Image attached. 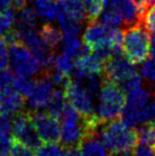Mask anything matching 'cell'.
Returning <instances> with one entry per match:
<instances>
[{"label":"cell","mask_w":155,"mask_h":156,"mask_svg":"<svg viewBox=\"0 0 155 156\" xmlns=\"http://www.w3.org/2000/svg\"><path fill=\"white\" fill-rule=\"evenodd\" d=\"M53 83L50 79L49 74L46 72L38 81L35 82L33 90L27 97L28 106L31 111L38 112L46 108L52 94H53Z\"/></svg>","instance_id":"8"},{"label":"cell","mask_w":155,"mask_h":156,"mask_svg":"<svg viewBox=\"0 0 155 156\" xmlns=\"http://www.w3.org/2000/svg\"><path fill=\"white\" fill-rule=\"evenodd\" d=\"M38 33L44 43L49 48H51L53 51L58 48V46L62 41L63 36L61 34V32L52 25H49V23H45V25L41 26Z\"/></svg>","instance_id":"18"},{"label":"cell","mask_w":155,"mask_h":156,"mask_svg":"<svg viewBox=\"0 0 155 156\" xmlns=\"http://www.w3.org/2000/svg\"><path fill=\"white\" fill-rule=\"evenodd\" d=\"M141 76L148 81L155 83V58H150L143 63L140 69Z\"/></svg>","instance_id":"32"},{"label":"cell","mask_w":155,"mask_h":156,"mask_svg":"<svg viewBox=\"0 0 155 156\" xmlns=\"http://www.w3.org/2000/svg\"><path fill=\"white\" fill-rule=\"evenodd\" d=\"M12 8L11 0H0V12H5Z\"/></svg>","instance_id":"43"},{"label":"cell","mask_w":155,"mask_h":156,"mask_svg":"<svg viewBox=\"0 0 155 156\" xmlns=\"http://www.w3.org/2000/svg\"><path fill=\"white\" fill-rule=\"evenodd\" d=\"M121 13L123 23L126 28L143 23L145 14L139 9V6L135 3L134 0H122Z\"/></svg>","instance_id":"11"},{"label":"cell","mask_w":155,"mask_h":156,"mask_svg":"<svg viewBox=\"0 0 155 156\" xmlns=\"http://www.w3.org/2000/svg\"><path fill=\"white\" fill-rule=\"evenodd\" d=\"M34 156H62V147L58 142H44L36 149Z\"/></svg>","instance_id":"26"},{"label":"cell","mask_w":155,"mask_h":156,"mask_svg":"<svg viewBox=\"0 0 155 156\" xmlns=\"http://www.w3.org/2000/svg\"><path fill=\"white\" fill-rule=\"evenodd\" d=\"M85 17L88 23L97 21L104 8V0H83Z\"/></svg>","instance_id":"20"},{"label":"cell","mask_w":155,"mask_h":156,"mask_svg":"<svg viewBox=\"0 0 155 156\" xmlns=\"http://www.w3.org/2000/svg\"><path fill=\"white\" fill-rule=\"evenodd\" d=\"M36 23V13L33 8L25 6V8L17 10L15 14V29H30L34 28Z\"/></svg>","instance_id":"14"},{"label":"cell","mask_w":155,"mask_h":156,"mask_svg":"<svg viewBox=\"0 0 155 156\" xmlns=\"http://www.w3.org/2000/svg\"><path fill=\"white\" fill-rule=\"evenodd\" d=\"M82 43L77 35H63L62 51L71 58H77L82 52Z\"/></svg>","instance_id":"19"},{"label":"cell","mask_w":155,"mask_h":156,"mask_svg":"<svg viewBox=\"0 0 155 156\" xmlns=\"http://www.w3.org/2000/svg\"><path fill=\"white\" fill-rule=\"evenodd\" d=\"M58 15H64L81 23L86 18L84 6L80 0H58Z\"/></svg>","instance_id":"12"},{"label":"cell","mask_w":155,"mask_h":156,"mask_svg":"<svg viewBox=\"0 0 155 156\" xmlns=\"http://www.w3.org/2000/svg\"><path fill=\"white\" fill-rule=\"evenodd\" d=\"M12 141L13 138H11V136H0V155L10 153Z\"/></svg>","instance_id":"38"},{"label":"cell","mask_w":155,"mask_h":156,"mask_svg":"<svg viewBox=\"0 0 155 156\" xmlns=\"http://www.w3.org/2000/svg\"><path fill=\"white\" fill-rule=\"evenodd\" d=\"M1 94H2V93L0 91V100H1Z\"/></svg>","instance_id":"44"},{"label":"cell","mask_w":155,"mask_h":156,"mask_svg":"<svg viewBox=\"0 0 155 156\" xmlns=\"http://www.w3.org/2000/svg\"><path fill=\"white\" fill-rule=\"evenodd\" d=\"M135 72L137 71L134 64L129 62L126 58H124V55H119L113 56L105 63L103 76L104 78L110 79L116 84H119Z\"/></svg>","instance_id":"9"},{"label":"cell","mask_w":155,"mask_h":156,"mask_svg":"<svg viewBox=\"0 0 155 156\" xmlns=\"http://www.w3.org/2000/svg\"><path fill=\"white\" fill-rule=\"evenodd\" d=\"M35 81L31 80L30 76H20V74H15L14 80H13V88L18 91L21 96L27 98L31 91L33 90Z\"/></svg>","instance_id":"21"},{"label":"cell","mask_w":155,"mask_h":156,"mask_svg":"<svg viewBox=\"0 0 155 156\" xmlns=\"http://www.w3.org/2000/svg\"><path fill=\"white\" fill-rule=\"evenodd\" d=\"M136 131L139 142L151 144V146L155 144V121L143 124V126L137 129Z\"/></svg>","instance_id":"24"},{"label":"cell","mask_w":155,"mask_h":156,"mask_svg":"<svg viewBox=\"0 0 155 156\" xmlns=\"http://www.w3.org/2000/svg\"><path fill=\"white\" fill-rule=\"evenodd\" d=\"M96 114L102 122L118 119L125 106L126 96L120 86L107 78H103Z\"/></svg>","instance_id":"2"},{"label":"cell","mask_w":155,"mask_h":156,"mask_svg":"<svg viewBox=\"0 0 155 156\" xmlns=\"http://www.w3.org/2000/svg\"><path fill=\"white\" fill-rule=\"evenodd\" d=\"M12 120L10 115L0 112V136H11Z\"/></svg>","instance_id":"35"},{"label":"cell","mask_w":155,"mask_h":156,"mask_svg":"<svg viewBox=\"0 0 155 156\" xmlns=\"http://www.w3.org/2000/svg\"><path fill=\"white\" fill-rule=\"evenodd\" d=\"M25 105V97L21 96L14 88L3 91L0 100V112L8 115H15L23 111Z\"/></svg>","instance_id":"10"},{"label":"cell","mask_w":155,"mask_h":156,"mask_svg":"<svg viewBox=\"0 0 155 156\" xmlns=\"http://www.w3.org/2000/svg\"><path fill=\"white\" fill-rule=\"evenodd\" d=\"M150 94L149 91H147L143 88H138L136 90H133L126 94L125 107L134 111H139L143 108L145 105H147L150 102Z\"/></svg>","instance_id":"16"},{"label":"cell","mask_w":155,"mask_h":156,"mask_svg":"<svg viewBox=\"0 0 155 156\" xmlns=\"http://www.w3.org/2000/svg\"><path fill=\"white\" fill-rule=\"evenodd\" d=\"M11 2H12L13 9H15V10L17 11V10H20V9L25 8V6H27L29 0H11Z\"/></svg>","instance_id":"42"},{"label":"cell","mask_w":155,"mask_h":156,"mask_svg":"<svg viewBox=\"0 0 155 156\" xmlns=\"http://www.w3.org/2000/svg\"><path fill=\"white\" fill-rule=\"evenodd\" d=\"M15 23V13L14 9L0 12V36L8 32L11 28H13Z\"/></svg>","instance_id":"29"},{"label":"cell","mask_w":155,"mask_h":156,"mask_svg":"<svg viewBox=\"0 0 155 156\" xmlns=\"http://www.w3.org/2000/svg\"><path fill=\"white\" fill-rule=\"evenodd\" d=\"M56 19L58 20L61 29L64 35H78L82 27V23L70 17L64 16V15H58Z\"/></svg>","instance_id":"23"},{"label":"cell","mask_w":155,"mask_h":156,"mask_svg":"<svg viewBox=\"0 0 155 156\" xmlns=\"http://www.w3.org/2000/svg\"><path fill=\"white\" fill-rule=\"evenodd\" d=\"M0 156H8V154H4V155H0Z\"/></svg>","instance_id":"45"},{"label":"cell","mask_w":155,"mask_h":156,"mask_svg":"<svg viewBox=\"0 0 155 156\" xmlns=\"http://www.w3.org/2000/svg\"><path fill=\"white\" fill-rule=\"evenodd\" d=\"M155 121V101L149 102L138 111V125Z\"/></svg>","instance_id":"28"},{"label":"cell","mask_w":155,"mask_h":156,"mask_svg":"<svg viewBox=\"0 0 155 156\" xmlns=\"http://www.w3.org/2000/svg\"><path fill=\"white\" fill-rule=\"evenodd\" d=\"M9 64L11 71L15 72V74H20L30 78L32 76H35L41 69L35 56L20 41L11 45L9 50Z\"/></svg>","instance_id":"5"},{"label":"cell","mask_w":155,"mask_h":156,"mask_svg":"<svg viewBox=\"0 0 155 156\" xmlns=\"http://www.w3.org/2000/svg\"><path fill=\"white\" fill-rule=\"evenodd\" d=\"M96 135L97 134L87 136L82 140L79 146L82 152V156H110L101 138L97 137Z\"/></svg>","instance_id":"13"},{"label":"cell","mask_w":155,"mask_h":156,"mask_svg":"<svg viewBox=\"0 0 155 156\" xmlns=\"http://www.w3.org/2000/svg\"><path fill=\"white\" fill-rule=\"evenodd\" d=\"M101 16V23L104 25L112 28H117L122 23L121 9H114V8H103Z\"/></svg>","instance_id":"22"},{"label":"cell","mask_w":155,"mask_h":156,"mask_svg":"<svg viewBox=\"0 0 155 156\" xmlns=\"http://www.w3.org/2000/svg\"><path fill=\"white\" fill-rule=\"evenodd\" d=\"M12 135L13 138L23 142L33 150H36L41 144L35 126L32 121V113L30 112H19L15 114L12 120Z\"/></svg>","instance_id":"6"},{"label":"cell","mask_w":155,"mask_h":156,"mask_svg":"<svg viewBox=\"0 0 155 156\" xmlns=\"http://www.w3.org/2000/svg\"><path fill=\"white\" fill-rule=\"evenodd\" d=\"M34 11L46 20H53L58 16V3L55 0H33Z\"/></svg>","instance_id":"15"},{"label":"cell","mask_w":155,"mask_h":156,"mask_svg":"<svg viewBox=\"0 0 155 156\" xmlns=\"http://www.w3.org/2000/svg\"><path fill=\"white\" fill-rule=\"evenodd\" d=\"M9 44L3 38V36H0V72L5 70L6 66L9 65Z\"/></svg>","instance_id":"34"},{"label":"cell","mask_w":155,"mask_h":156,"mask_svg":"<svg viewBox=\"0 0 155 156\" xmlns=\"http://www.w3.org/2000/svg\"><path fill=\"white\" fill-rule=\"evenodd\" d=\"M10 154L11 156H34L33 149L15 138H13Z\"/></svg>","instance_id":"30"},{"label":"cell","mask_w":155,"mask_h":156,"mask_svg":"<svg viewBox=\"0 0 155 156\" xmlns=\"http://www.w3.org/2000/svg\"><path fill=\"white\" fill-rule=\"evenodd\" d=\"M62 156H82L80 147H65L62 151Z\"/></svg>","instance_id":"39"},{"label":"cell","mask_w":155,"mask_h":156,"mask_svg":"<svg viewBox=\"0 0 155 156\" xmlns=\"http://www.w3.org/2000/svg\"><path fill=\"white\" fill-rule=\"evenodd\" d=\"M100 76H102V74H96V73L89 74V76H87L83 80L84 81V86L86 87V89L93 96L99 94L100 88H101L102 82H101V79H100Z\"/></svg>","instance_id":"31"},{"label":"cell","mask_w":155,"mask_h":156,"mask_svg":"<svg viewBox=\"0 0 155 156\" xmlns=\"http://www.w3.org/2000/svg\"></svg>","instance_id":"46"},{"label":"cell","mask_w":155,"mask_h":156,"mask_svg":"<svg viewBox=\"0 0 155 156\" xmlns=\"http://www.w3.org/2000/svg\"><path fill=\"white\" fill-rule=\"evenodd\" d=\"M54 66H55V69H58V71L69 76L72 72L75 64H73L71 58H69L64 53H61L54 58Z\"/></svg>","instance_id":"25"},{"label":"cell","mask_w":155,"mask_h":156,"mask_svg":"<svg viewBox=\"0 0 155 156\" xmlns=\"http://www.w3.org/2000/svg\"><path fill=\"white\" fill-rule=\"evenodd\" d=\"M149 45L150 35L143 23L123 30L122 51L130 63L137 65L145 62L149 55Z\"/></svg>","instance_id":"3"},{"label":"cell","mask_w":155,"mask_h":156,"mask_svg":"<svg viewBox=\"0 0 155 156\" xmlns=\"http://www.w3.org/2000/svg\"><path fill=\"white\" fill-rule=\"evenodd\" d=\"M122 0H104V8L121 9Z\"/></svg>","instance_id":"40"},{"label":"cell","mask_w":155,"mask_h":156,"mask_svg":"<svg viewBox=\"0 0 155 156\" xmlns=\"http://www.w3.org/2000/svg\"><path fill=\"white\" fill-rule=\"evenodd\" d=\"M143 23H145V28L149 32H155V5L149 8L145 13Z\"/></svg>","instance_id":"37"},{"label":"cell","mask_w":155,"mask_h":156,"mask_svg":"<svg viewBox=\"0 0 155 156\" xmlns=\"http://www.w3.org/2000/svg\"><path fill=\"white\" fill-rule=\"evenodd\" d=\"M63 91L67 103L75 107L82 116L93 117L96 115L93 96L87 90L82 82L69 76L63 86Z\"/></svg>","instance_id":"4"},{"label":"cell","mask_w":155,"mask_h":156,"mask_svg":"<svg viewBox=\"0 0 155 156\" xmlns=\"http://www.w3.org/2000/svg\"><path fill=\"white\" fill-rule=\"evenodd\" d=\"M132 156H155V150L151 144L138 141L133 149Z\"/></svg>","instance_id":"33"},{"label":"cell","mask_w":155,"mask_h":156,"mask_svg":"<svg viewBox=\"0 0 155 156\" xmlns=\"http://www.w3.org/2000/svg\"><path fill=\"white\" fill-rule=\"evenodd\" d=\"M149 54L152 58H155V32H153L151 35H150Z\"/></svg>","instance_id":"41"},{"label":"cell","mask_w":155,"mask_h":156,"mask_svg":"<svg viewBox=\"0 0 155 156\" xmlns=\"http://www.w3.org/2000/svg\"><path fill=\"white\" fill-rule=\"evenodd\" d=\"M100 138L111 156H132L133 149L138 142L136 129L118 119L103 123Z\"/></svg>","instance_id":"1"},{"label":"cell","mask_w":155,"mask_h":156,"mask_svg":"<svg viewBox=\"0 0 155 156\" xmlns=\"http://www.w3.org/2000/svg\"><path fill=\"white\" fill-rule=\"evenodd\" d=\"M66 103L67 101L65 98L64 91L62 89H55V90H53V94H52L51 98L46 106V112L49 115L60 119Z\"/></svg>","instance_id":"17"},{"label":"cell","mask_w":155,"mask_h":156,"mask_svg":"<svg viewBox=\"0 0 155 156\" xmlns=\"http://www.w3.org/2000/svg\"><path fill=\"white\" fill-rule=\"evenodd\" d=\"M13 80H14V76L11 71L3 70L0 72V91L3 93L8 89L13 88Z\"/></svg>","instance_id":"36"},{"label":"cell","mask_w":155,"mask_h":156,"mask_svg":"<svg viewBox=\"0 0 155 156\" xmlns=\"http://www.w3.org/2000/svg\"><path fill=\"white\" fill-rule=\"evenodd\" d=\"M32 121L43 142H58L61 138V124L58 119L46 113L34 112Z\"/></svg>","instance_id":"7"},{"label":"cell","mask_w":155,"mask_h":156,"mask_svg":"<svg viewBox=\"0 0 155 156\" xmlns=\"http://www.w3.org/2000/svg\"><path fill=\"white\" fill-rule=\"evenodd\" d=\"M141 83H143L141 76L139 73H137V72H135V73L131 74L130 76H128L125 80H123L122 82H120L118 85H119L120 88H121L124 93L128 94V93H131V91H133V90H136V89L140 88Z\"/></svg>","instance_id":"27"}]
</instances>
